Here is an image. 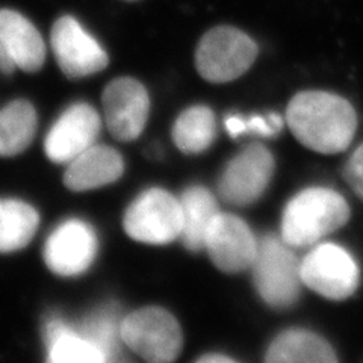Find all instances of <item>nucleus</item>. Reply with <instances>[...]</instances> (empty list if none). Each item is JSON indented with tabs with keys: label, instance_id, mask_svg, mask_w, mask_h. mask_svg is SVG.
Instances as JSON below:
<instances>
[{
	"label": "nucleus",
	"instance_id": "obj_6",
	"mask_svg": "<svg viewBox=\"0 0 363 363\" xmlns=\"http://www.w3.org/2000/svg\"><path fill=\"white\" fill-rule=\"evenodd\" d=\"M123 225L135 241L156 245L173 242L184 225L180 201L164 189L145 191L124 213Z\"/></svg>",
	"mask_w": 363,
	"mask_h": 363
},
{
	"label": "nucleus",
	"instance_id": "obj_13",
	"mask_svg": "<svg viewBox=\"0 0 363 363\" xmlns=\"http://www.w3.org/2000/svg\"><path fill=\"white\" fill-rule=\"evenodd\" d=\"M101 129L97 111L88 104L68 106L49 130L44 152L55 164H68L94 145Z\"/></svg>",
	"mask_w": 363,
	"mask_h": 363
},
{
	"label": "nucleus",
	"instance_id": "obj_14",
	"mask_svg": "<svg viewBox=\"0 0 363 363\" xmlns=\"http://www.w3.org/2000/svg\"><path fill=\"white\" fill-rule=\"evenodd\" d=\"M213 265L235 274L252 267L257 242L250 227L230 213H218L209 225L204 242Z\"/></svg>",
	"mask_w": 363,
	"mask_h": 363
},
{
	"label": "nucleus",
	"instance_id": "obj_16",
	"mask_svg": "<svg viewBox=\"0 0 363 363\" xmlns=\"http://www.w3.org/2000/svg\"><path fill=\"white\" fill-rule=\"evenodd\" d=\"M44 342L49 363H108V357L76 327L62 318H50L44 325Z\"/></svg>",
	"mask_w": 363,
	"mask_h": 363
},
{
	"label": "nucleus",
	"instance_id": "obj_12",
	"mask_svg": "<svg viewBox=\"0 0 363 363\" xmlns=\"http://www.w3.org/2000/svg\"><path fill=\"white\" fill-rule=\"evenodd\" d=\"M45 61V43L38 29L13 9H0V72L35 73Z\"/></svg>",
	"mask_w": 363,
	"mask_h": 363
},
{
	"label": "nucleus",
	"instance_id": "obj_7",
	"mask_svg": "<svg viewBox=\"0 0 363 363\" xmlns=\"http://www.w3.org/2000/svg\"><path fill=\"white\" fill-rule=\"evenodd\" d=\"M301 280L328 300H345L359 285V269L342 247L318 245L301 262Z\"/></svg>",
	"mask_w": 363,
	"mask_h": 363
},
{
	"label": "nucleus",
	"instance_id": "obj_10",
	"mask_svg": "<svg viewBox=\"0 0 363 363\" xmlns=\"http://www.w3.org/2000/svg\"><path fill=\"white\" fill-rule=\"evenodd\" d=\"M274 173V159L264 145H248L225 167L220 194L230 204L247 206L264 194Z\"/></svg>",
	"mask_w": 363,
	"mask_h": 363
},
{
	"label": "nucleus",
	"instance_id": "obj_27",
	"mask_svg": "<svg viewBox=\"0 0 363 363\" xmlns=\"http://www.w3.org/2000/svg\"><path fill=\"white\" fill-rule=\"evenodd\" d=\"M45 363H49V362H45Z\"/></svg>",
	"mask_w": 363,
	"mask_h": 363
},
{
	"label": "nucleus",
	"instance_id": "obj_3",
	"mask_svg": "<svg viewBox=\"0 0 363 363\" xmlns=\"http://www.w3.org/2000/svg\"><path fill=\"white\" fill-rule=\"evenodd\" d=\"M257 44L245 32L218 26L206 32L196 50V67L211 84H225L248 72L257 58Z\"/></svg>",
	"mask_w": 363,
	"mask_h": 363
},
{
	"label": "nucleus",
	"instance_id": "obj_4",
	"mask_svg": "<svg viewBox=\"0 0 363 363\" xmlns=\"http://www.w3.org/2000/svg\"><path fill=\"white\" fill-rule=\"evenodd\" d=\"M288 247L276 236H265L252 265L259 295L274 309H286L297 301L303 281L301 264Z\"/></svg>",
	"mask_w": 363,
	"mask_h": 363
},
{
	"label": "nucleus",
	"instance_id": "obj_23",
	"mask_svg": "<svg viewBox=\"0 0 363 363\" xmlns=\"http://www.w3.org/2000/svg\"><path fill=\"white\" fill-rule=\"evenodd\" d=\"M281 118L277 113H269L267 117H250L232 116L225 118V129L232 136L241 133H257L262 136H274L281 130Z\"/></svg>",
	"mask_w": 363,
	"mask_h": 363
},
{
	"label": "nucleus",
	"instance_id": "obj_26",
	"mask_svg": "<svg viewBox=\"0 0 363 363\" xmlns=\"http://www.w3.org/2000/svg\"><path fill=\"white\" fill-rule=\"evenodd\" d=\"M124 2H138V0H124Z\"/></svg>",
	"mask_w": 363,
	"mask_h": 363
},
{
	"label": "nucleus",
	"instance_id": "obj_25",
	"mask_svg": "<svg viewBox=\"0 0 363 363\" xmlns=\"http://www.w3.org/2000/svg\"><path fill=\"white\" fill-rule=\"evenodd\" d=\"M196 363H238L230 357H225L223 354H206L199 359Z\"/></svg>",
	"mask_w": 363,
	"mask_h": 363
},
{
	"label": "nucleus",
	"instance_id": "obj_17",
	"mask_svg": "<svg viewBox=\"0 0 363 363\" xmlns=\"http://www.w3.org/2000/svg\"><path fill=\"white\" fill-rule=\"evenodd\" d=\"M265 363H337L328 342L308 330H288L268 348Z\"/></svg>",
	"mask_w": 363,
	"mask_h": 363
},
{
	"label": "nucleus",
	"instance_id": "obj_1",
	"mask_svg": "<svg viewBox=\"0 0 363 363\" xmlns=\"http://www.w3.org/2000/svg\"><path fill=\"white\" fill-rule=\"evenodd\" d=\"M286 121L304 147L324 155L345 150L356 133L357 116L348 101L325 91H303L288 105Z\"/></svg>",
	"mask_w": 363,
	"mask_h": 363
},
{
	"label": "nucleus",
	"instance_id": "obj_24",
	"mask_svg": "<svg viewBox=\"0 0 363 363\" xmlns=\"http://www.w3.org/2000/svg\"><path fill=\"white\" fill-rule=\"evenodd\" d=\"M344 174L348 185L353 188L359 199L363 200V145H360L354 155L351 156Z\"/></svg>",
	"mask_w": 363,
	"mask_h": 363
},
{
	"label": "nucleus",
	"instance_id": "obj_19",
	"mask_svg": "<svg viewBox=\"0 0 363 363\" xmlns=\"http://www.w3.org/2000/svg\"><path fill=\"white\" fill-rule=\"evenodd\" d=\"M37 132V112L29 101L14 100L0 109V156L25 152Z\"/></svg>",
	"mask_w": 363,
	"mask_h": 363
},
{
	"label": "nucleus",
	"instance_id": "obj_18",
	"mask_svg": "<svg viewBox=\"0 0 363 363\" xmlns=\"http://www.w3.org/2000/svg\"><path fill=\"white\" fill-rule=\"evenodd\" d=\"M182 217V242L191 250L199 252L206 242V235L213 218L220 213L217 201L208 189L201 186L188 188L180 199Z\"/></svg>",
	"mask_w": 363,
	"mask_h": 363
},
{
	"label": "nucleus",
	"instance_id": "obj_15",
	"mask_svg": "<svg viewBox=\"0 0 363 363\" xmlns=\"http://www.w3.org/2000/svg\"><path fill=\"white\" fill-rule=\"evenodd\" d=\"M123 169V157L117 150L94 144L68 162L64 185L74 192L91 191L113 184L121 177Z\"/></svg>",
	"mask_w": 363,
	"mask_h": 363
},
{
	"label": "nucleus",
	"instance_id": "obj_20",
	"mask_svg": "<svg viewBox=\"0 0 363 363\" xmlns=\"http://www.w3.org/2000/svg\"><path fill=\"white\" fill-rule=\"evenodd\" d=\"M40 215L21 200H0V253L25 248L35 235Z\"/></svg>",
	"mask_w": 363,
	"mask_h": 363
},
{
	"label": "nucleus",
	"instance_id": "obj_8",
	"mask_svg": "<svg viewBox=\"0 0 363 363\" xmlns=\"http://www.w3.org/2000/svg\"><path fill=\"white\" fill-rule=\"evenodd\" d=\"M50 45L56 62L70 79L96 74L109 64L104 48L72 16H64L55 21Z\"/></svg>",
	"mask_w": 363,
	"mask_h": 363
},
{
	"label": "nucleus",
	"instance_id": "obj_21",
	"mask_svg": "<svg viewBox=\"0 0 363 363\" xmlns=\"http://www.w3.org/2000/svg\"><path fill=\"white\" fill-rule=\"evenodd\" d=\"M217 123L213 112L208 106H192L177 117L173 126V140L179 150L186 155H197L215 140Z\"/></svg>",
	"mask_w": 363,
	"mask_h": 363
},
{
	"label": "nucleus",
	"instance_id": "obj_2",
	"mask_svg": "<svg viewBox=\"0 0 363 363\" xmlns=\"http://www.w3.org/2000/svg\"><path fill=\"white\" fill-rule=\"evenodd\" d=\"M350 218L345 199L333 189L311 188L295 196L281 220V240L289 247L315 244Z\"/></svg>",
	"mask_w": 363,
	"mask_h": 363
},
{
	"label": "nucleus",
	"instance_id": "obj_11",
	"mask_svg": "<svg viewBox=\"0 0 363 363\" xmlns=\"http://www.w3.org/2000/svg\"><path fill=\"white\" fill-rule=\"evenodd\" d=\"M97 247L93 227L81 220H67L56 227L44 245L45 265L56 276H79L94 262Z\"/></svg>",
	"mask_w": 363,
	"mask_h": 363
},
{
	"label": "nucleus",
	"instance_id": "obj_22",
	"mask_svg": "<svg viewBox=\"0 0 363 363\" xmlns=\"http://www.w3.org/2000/svg\"><path fill=\"white\" fill-rule=\"evenodd\" d=\"M77 330L104 351L108 360L117 353L118 339H121V321H118L117 312L112 308L89 315Z\"/></svg>",
	"mask_w": 363,
	"mask_h": 363
},
{
	"label": "nucleus",
	"instance_id": "obj_9",
	"mask_svg": "<svg viewBox=\"0 0 363 363\" xmlns=\"http://www.w3.org/2000/svg\"><path fill=\"white\" fill-rule=\"evenodd\" d=\"M106 126L113 138L129 143L143 133L150 111L145 86L133 77H118L101 94Z\"/></svg>",
	"mask_w": 363,
	"mask_h": 363
},
{
	"label": "nucleus",
	"instance_id": "obj_5",
	"mask_svg": "<svg viewBox=\"0 0 363 363\" xmlns=\"http://www.w3.org/2000/svg\"><path fill=\"white\" fill-rule=\"evenodd\" d=\"M121 340L149 363H173L182 350L176 318L162 308H143L121 321Z\"/></svg>",
	"mask_w": 363,
	"mask_h": 363
}]
</instances>
